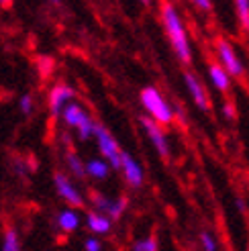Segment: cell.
<instances>
[{
    "label": "cell",
    "instance_id": "cell-1",
    "mask_svg": "<svg viewBox=\"0 0 249 251\" xmlns=\"http://www.w3.org/2000/svg\"><path fill=\"white\" fill-rule=\"evenodd\" d=\"M159 17H161L166 37H168L176 57L184 66H190L192 64V45H190V37H188V31H186V25L180 17L178 8L172 2H164L159 10Z\"/></svg>",
    "mask_w": 249,
    "mask_h": 251
},
{
    "label": "cell",
    "instance_id": "cell-2",
    "mask_svg": "<svg viewBox=\"0 0 249 251\" xmlns=\"http://www.w3.org/2000/svg\"><path fill=\"white\" fill-rule=\"evenodd\" d=\"M139 100H141V106L147 112V117L153 119L161 127H168V125H172L174 119H176V112H174L172 104L155 86H145L139 94Z\"/></svg>",
    "mask_w": 249,
    "mask_h": 251
},
{
    "label": "cell",
    "instance_id": "cell-3",
    "mask_svg": "<svg viewBox=\"0 0 249 251\" xmlns=\"http://www.w3.org/2000/svg\"><path fill=\"white\" fill-rule=\"evenodd\" d=\"M94 139H96V145H98V151H100V157L106 159L113 170H121L123 149L113 137V133L98 121H96V129H94Z\"/></svg>",
    "mask_w": 249,
    "mask_h": 251
},
{
    "label": "cell",
    "instance_id": "cell-4",
    "mask_svg": "<svg viewBox=\"0 0 249 251\" xmlns=\"http://www.w3.org/2000/svg\"><path fill=\"white\" fill-rule=\"evenodd\" d=\"M215 51L219 57V64L231 74V78H241L245 74V66H243L241 57L237 55L235 47L227 39H223V37L215 39Z\"/></svg>",
    "mask_w": 249,
    "mask_h": 251
},
{
    "label": "cell",
    "instance_id": "cell-5",
    "mask_svg": "<svg viewBox=\"0 0 249 251\" xmlns=\"http://www.w3.org/2000/svg\"><path fill=\"white\" fill-rule=\"evenodd\" d=\"M74 96H76V92H74V88H72L70 84L59 82V84L51 86V90H49V94H47L49 115H51L53 119H61L66 106H68L70 102H74Z\"/></svg>",
    "mask_w": 249,
    "mask_h": 251
},
{
    "label": "cell",
    "instance_id": "cell-6",
    "mask_svg": "<svg viewBox=\"0 0 249 251\" xmlns=\"http://www.w3.org/2000/svg\"><path fill=\"white\" fill-rule=\"evenodd\" d=\"M53 186L55 192L59 194L61 200H66V204L70 208H78L84 204V194L76 188V184L72 182V178L64 172H55L53 174Z\"/></svg>",
    "mask_w": 249,
    "mask_h": 251
},
{
    "label": "cell",
    "instance_id": "cell-7",
    "mask_svg": "<svg viewBox=\"0 0 249 251\" xmlns=\"http://www.w3.org/2000/svg\"><path fill=\"white\" fill-rule=\"evenodd\" d=\"M141 127L147 135V139L151 141V145L155 147V151L161 155V157H170V141H168V135L164 131V127L161 125H157L153 119H149L147 115L139 119Z\"/></svg>",
    "mask_w": 249,
    "mask_h": 251
},
{
    "label": "cell",
    "instance_id": "cell-8",
    "mask_svg": "<svg viewBox=\"0 0 249 251\" xmlns=\"http://www.w3.org/2000/svg\"><path fill=\"white\" fill-rule=\"evenodd\" d=\"M184 78V84H186V90H188L192 102L200 108V110H210V100H208V94H206V88L202 86L200 78L196 76V74H192L190 70H184L182 74Z\"/></svg>",
    "mask_w": 249,
    "mask_h": 251
},
{
    "label": "cell",
    "instance_id": "cell-9",
    "mask_svg": "<svg viewBox=\"0 0 249 251\" xmlns=\"http://www.w3.org/2000/svg\"><path fill=\"white\" fill-rule=\"evenodd\" d=\"M121 172H123L124 180H127V184H129L131 188H141V186H143V180H145L143 166H141L131 153H127V151H123Z\"/></svg>",
    "mask_w": 249,
    "mask_h": 251
},
{
    "label": "cell",
    "instance_id": "cell-10",
    "mask_svg": "<svg viewBox=\"0 0 249 251\" xmlns=\"http://www.w3.org/2000/svg\"><path fill=\"white\" fill-rule=\"evenodd\" d=\"M86 227H88L90 233L98 235H108L110 229H113V219L102 215L98 210H88L86 212Z\"/></svg>",
    "mask_w": 249,
    "mask_h": 251
},
{
    "label": "cell",
    "instance_id": "cell-11",
    "mask_svg": "<svg viewBox=\"0 0 249 251\" xmlns=\"http://www.w3.org/2000/svg\"><path fill=\"white\" fill-rule=\"evenodd\" d=\"M208 78H210V82H213V86L217 88L219 92H229V88H231V74L223 68L221 64L210 61V64H208Z\"/></svg>",
    "mask_w": 249,
    "mask_h": 251
},
{
    "label": "cell",
    "instance_id": "cell-12",
    "mask_svg": "<svg viewBox=\"0 0 249 251\" xmlns=\"http://www.w3.org/2000/svg\"><path fill=\"white\" fill-rule=\"evenodd\" d=\"M88 117V110H86L82 104L78 102H70L64 110V115H61V121L66 123V127L70 129H78L80 127V123Z\"/></svg>",
    "mask_w": 249,
    "mask_h": 251
},
{
    "label": "cell",
    "instance_id": "cell-13",
    "mask_svg": "<svg viewBox=\"0 0 249 251\" xmlns=\"http://www.w3.org/2000/svg\"><path fill=\"white\" fill-rule=\"evenodd\" d=\"M110 164L102 157H92L86 161V176L92 180H106L108 174H110Z\"/></svg>",
    "mask_w": 249,
    "mask_h": 251
},
{
    "label": "cell",
    "instance_id": "cell-14",
    "mask_svg": "<svg viewBox=\"0 0 249 251\" xmlns=\"http://www.w3.org/2000/svg\"><path fill=\"white\" fill-rule=\"evenodd\" d=\"M57 227L61 233H74L80 227V215L76 208H64L57 215Z\"/></svg>",
    "mask_w": 249,
    "mask_h": 251
},
{
    "label": "cell",
    "instance_id": "cell-15",
    "mask_svg": "<svg viewBox=\"0 0 249 251\" xmlns=\"http://www.w3.org/2000/svg\"><path fill=\"white\" fill-rule=\"evenodd\" d=\"M66 166H68V172L74 176V178H78V180L88 178V176H86V164H82L80 155L74 151V149H70V151L66 153Z\"/></svg>",
    "mask_w": 249,
    "mask_h": 251
},
{
    "label": "cell",
    "instance_id": "cell-16",
    "mask_svg": "<svg viewBox=\"0 0 249 251\" xmlns=\"http://www.w3.org/2000/svg\"><path fill=\"white\" fill-rule=\"evenodd\" d=\"M0 251H21V237L17 233V229L8 227L4 231V237H2V249Z\"/></svg>",
    "mask_w": 249,
    "mask_h": 251
},
{
    "label": "cell",
    "instance_id": "cell-17",
    "mask_svg": "<svg viewBox=\"0 0 249 251\" xmlns=\"http://www.w3.org/2000/svg\"><path fill=\"white\" fill-rule=\"evenodd\" d=\"M235 12H237V21L243 31H249V0H233Z\"/></svg>",
    "mask_w": 249,
    "mask_h": 251
},
{
    "label": "cell",
    "instance_id": "cell-18",
    "mask_svg": "<svg viewBox=\"0 0 249 251\" xmlns=\"http://www.w3.org/2000/svg\"><path fill=\"white\" fill-rule=\"evenodd\" d=\"M94 129H96V121L88 115L82 123H80V127L76 129V133H78V139L80 141H88V139H92L94 137Z\"/></svg>",
    "mask_w": 249,
    "mask_h": 251
},
{
    "label": "cell",
    "instance_id": "cell-19",
    "mask_svg": "<svg viewBox=\"0 0 249 251\" xmlns=\"http://www.w3.org/2000/svg\"><path fill=\"white\" fill-rule=\"evenodd\" d=\"M131 251H159V243L155 235L143 237V239H137L131 247Z\"/></svg>",
    "mask_w": 249,
    "mask_h": 251
},
{
    "label": "cell",
    "instance_id": "cell-20",
    "mask_svg": "<svg viewBox=\"0 0 249 251\" xmlns=\"http://www.w3.org/2000/svg\"><path fill=\"white\" fill-rule=\"evenodd\" d=\"M129 206V200L124 198V196H119V198H113V204H110V210H108V217L113 219V221H119L123 215H124V210H127Z\"/></svg>",
    "mask_w": 249,
    "mask_h": 251
},
{
    "label": "cell",
    "instance_id": "cell-21",
    "mask_svg": "<svg viewBox=\"0 0 249 251\" xmlns=\"http://www.w3.org/2000/svg\"><path fill=\"white\" fill-rule=\"evenodd\" d=\"M110 204H113V198H108V196H104V194H94L92 196V210H98V212H102V215H106L108 217V210H110Z\"/></svg>",
    "mask_w": 249,
    "mask_h": 251
},
{
    "label": "cell",
    "instance_id": "cell-22",
    "mask_svg": "<svg viewBox=\"0 0 249 251\" xmlns=\"http://www.w3.org/2000/svg\"><path fill=\"white\" fill-rule=\"evenodd\" d=\"M198 243H200L202 251H219V243H217L215 235L210 231H200V235H198Z\"/></svg>",
    "mask_w": 249,
    "mask_h": 251
},
{
    "label": "cell",
    "instance_id": "cell-23",
    "mask_svg": "<svg viewBox=\"0 0 249 251\" xmlns=\"http://www.w3.org/2000/svg\"><path fill=\"white\" fill-rule=\"evenodd\" d=\"M19 110H21V115L23 117H29L31 112L35 110V98H33V94H29V92H25V94H21L19 96Z\"/></svg>",
    "mask_w": 249,
    "mask_h": 251
},
{
    "label": "cell",
    "instance_id": "cell-24",
    "mask_svg": "<svg viewBox=\"0 0 249 251\" xmlns=\"http://www.w3.org/2000/svg\"><path fill=\"white\" fill-rule=\"evenodd\" d=\"M84 249L86 251H102V241L98 237H86L84 239Z\"/></svg>",
    "mask_w": 249,
    "mask_h": 251
},
{
    "label": "cell",
    "instance_id": "cell-25",
    "mask_svg": "<svg viewBox=\"0 0 249 251\" xmlns=\"http://www.w3.org/2000/svg\"><path fill=\"white\" fill-rule=\"evenodd\" d=\"M223 117H225L227 121L237 119V110H235L233 102H225V104H223Z\"/></svg>",
    "mask_w": 249,
    "mask_h": 251
},
{
    "label": "cell",
    "instance_id": "cell-26",
    "mask_svg": "<svg viewBox=\"0 0 249 251\" xmlns=\"http://www.w3.org/2000/svg\"><path fill=\"white\" fill-rule=\"evenodd\" d=\"M190 2L198 10H202V12H210V10H213V2H210V0H190Z\"/></svg>",
    "mask_w": 249,
    "mask_h": 251
},
{
    "label": "cell",
    "instance_id": "cell-27",
    "mask_svg": "<svg viewBox=\"0 0 249 251\" xmlns=\"http://www.w3.org/2000/svg\"><path fill=\"white\" fill-rule=\"evenodd\" d=\"M64 0H49V4H53V6H59Z\"/></svg>",
    "mask_w": 249,
    "mask_h": 251
},
{
    "label": "cell",
    "instance_id": "cell-28",
    "mask_svg": "<svg viewBox=\"0 0 249 251\" xmlns=\"http://www.w3.org/2000/svg\"><path fill=\"white\" fill-rule=\"evenodd\" d=\"M139 2H141L143 6H151V2H153V0H139Z\"/></svg>",
    "mask_w": 249,
    "mask_h": 251
},
{
    "label": "cell",
    "instance_id": "cell-29",
    "mask_svg": "<svg viewBox=\"0 0 249 251\" xmlns=\"http://www.w3.org/2000/svg\"><path fill=\"white\" fill-rule=\"evenodd\" d=\"M8 2H10V0H0V4H2V6H4V4H8Z\"/></svg>",
    "mask_w": 249,
    "mask_h": 251
}]
</instances>
